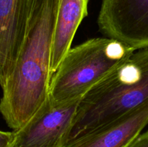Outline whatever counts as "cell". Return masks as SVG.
Wrapping results in <instances>:
<instances>
[{
    "label": "cell",
    "instance_id": "obj_10",
    "mask_svg": "<svg viewBox=\"0 0 148 147\" xmlns=\"http://www.w3.org/2000/svg\"><path fill=\"white\" fill-rule=\"evenodd\" d=\"M128 147H148V131L140 133Z\"/></svg>",
    "mask_w": 148,
    "mask_h": 147
},
{
    "label": "cell",
    "instance_id": "obj_3",
    "mask_svg": "<svg viewBox=\"0 0 148 147\" xmlns=\"http://www.w3.org/2000/svg\"><path fill=\"white\" fill-rule=\"evenodd\" d=\"M135 50L107 37L90 38L71 48L52 75L49 101L58 106L81 100Z\"/></svg>",
    "mask_w": 148,
    "mask_h": 147
},
{
    "label": "cell",
    "instance_id": "obj_8",
    "mask_svg": "<svg viewBox=\"0 0 148 147\" xmlns=\"http://www.w3.org/2000/svg\"><path fill=\"white\" fill-rule=\"evenodd\" d=\"M89 0H59L51 49L52 75L71 48L76 32L88 16Z\"/></svg>",
    "mask_w": 148,
    "mask_h": 147
},
{
    "label": "cell",
    "instance_id": "obj_4",
    "mask_svg": "<svg viewBox=\"0 0 148 147\" xmlns=\"http://www.w3.org/2000/svg\"><path fill=\"white\" fill-rule=\"evenodd\" d=\"M97 22L106 37L135 50L148 47V0H103Z\"/></svg>",
    "mask_w": 148,
    "mask_h": 147
},
{
    "label": "cell",
    "instance_id": "obj_5",
    "mask_svg": "<svg viewBox=\"0 0 148 147\" xmlns=\"http://www.w3.org/2000/svg\"><path fill=\"white\" fill-rule=\"evenodd\" d=\"M80 100L53 105L49 99L14 131L12 147H65Z\"/></svg>",
    "mask_w": 148,
    "mask_h": 147
},
{
    "label": "cell",
    "instance_id": "obj_2",
    "mask_svg": "<svg viewBox=\"0 0 148 147\" xmlns=\"http://www.w3.org/2000/svg\"><path fill=\"white\" fill-rule=\"evenodd\" d=\"M148 100V47L133 54L81 99L67 135L68 147Z\"/></svg>",
    "mask_w": 148,
    "mask_h": 147
},
{
    "label": "cell",
    "instance_id": "obj_1",
    "mask_svg": "<svg viewBox=\"0 0 148 147\" xmlns=\"http://www.w3.org/2000/svg\"><path fill=\"white\" fill-rule=\"evenodd\" d=\"M59 0H33L24 40L2 87L0 113L10 128L23 127L48 100Z\"/></svg>",
    "mask_w": 148,
    "mask_h": 147
},
{
    "label": "cell",
    "instance_id": "obj_9",
    "mask_svg": "<svg viewBox=\"0 0 148 147\" xmlns=\"http://www.w3.org/2000/svg\"><path fill=\"white\" fill-rule=\"evenodd\" d=\"M14 139V131H0V147H12Z\"/></svg>",
    "mask_w": 148,
    "mask_h": 147
},
{
    "label": "cell",
    "instance_id": "obj_7",
    "mask_svg": "<svg viewBox=\"0 0 148 147\" xmlns=\"http://www.w3.org/2000/svg\"><path fill=\"white\" fill-rule=\"evenodd\" d=\"M148 125V100L68 147H128Z\"/></svg>",
    "mask_w": 148,
    "mask_h": 147
},
{
    "label": "cell",
    "instance_id": "obj_6",
    "mask_svg": "<svg viewBox=\"0 0 148 147\" xmlns=\"http://www.w3.org/2000/svg\"><path fill=\"white\" fill-rule=\"evenodd\" d=\"M33 0H0V86L12 72L24 40Z\"/></svg>",
    "mask_w": 148,
    "mask_h": 147
}]
</instances>
